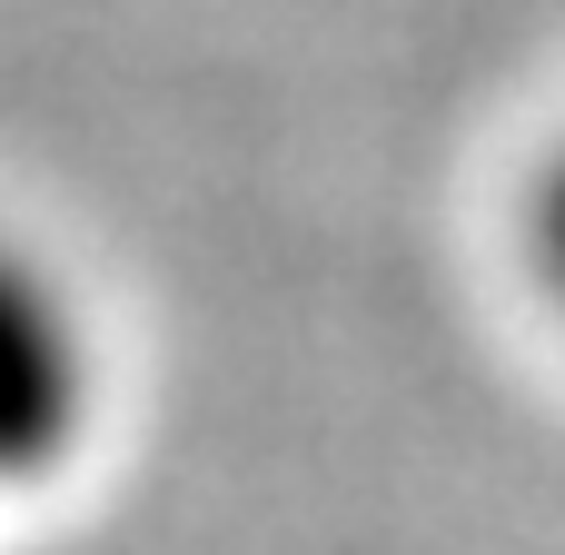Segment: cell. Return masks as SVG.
I'll use <instances>...</instances> for the list:
<instances>
[{
	"mask_svg": "<svg viewBox=\"0 0 565 555\" xmlns=\"http://www.w3.org/2000/svg\"><path fill=\"white\" fill-rule=\"evenodd\" d=\"M99 417V338L79 288L0 238V497L50 487Z\"/></svg>",
	"mask_w": 565,
	"mask_h": 555,
	"instance_id": "6da1fadb",
	"label": "cell"
},
{
	"mask_svg": "<svg viewBox=\"0 0 565 555\" xmlns=\"http://www.w3.org/2000/svg\"><path fill=\"white\" fill-rule=\"evenodd\" d=\"M516 248H526L536 298L565 318V139L536 159V179H526V199H516Z\"/></svg>",
	"mask_w": 565,
	"mask_h": 555,
	"instance_id": "7a4b0ae2",
	"label": "cell"
}]
</instances>
